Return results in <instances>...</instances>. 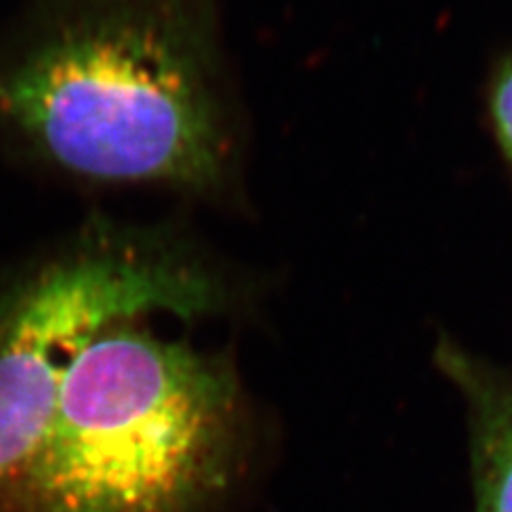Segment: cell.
I'll return each instance as SVG.
<instances>
[{"instance_id": "1", "label": "cell", "mask_w": 512, "mask_h": 512, "mask_svg": "<svg viewBox=\"0 0 512 512\" xmlns=\"http://www.w3.org/2000/svg\"><path fill=\"white\" fill-rule=\"evenodd\" d=\"M242 139L222 0H28L0 43V148L32 169L224 199Z\"/></svg>"}, {"instance_id": "2", "label": "cell", "mask_w": 512, "mask_h": 512, "mask_svg": "<svg viewBox=\"0 0 512 512\" xmlns=\"http://www.w3.org/2000/svg\"><path fill=\"white\" fill-rule=\"evenodd\" d=\"M135 320L77 352L11 483L20 512H192L227 483L239 427L231 363Z\"/></svg>"}, {"instance_id": "3", "label": "cell", "mask_w": 512, "mask_h": 512, "mask_svg": "<svg viewBox=\"0 0 512 512\" xmlns=\"http://www.w3.org/2000/svg\"><path fill=\"white\" fill-rule=\"evenodd\" d=\"M233 299L229 276L186 235L107 218L0 278V487L37 451L64 374L96 333L152 312L195 320Z\"/></svg>"}, {"instance_id": "4", "label": "cell", "mask_w": 512, "mask_h": 512, "mask_svg": "<svg viewBox=\"0 0 512 512\" xmlns=\"http://www.w3.org/2000/svg\"><path fill=\"white\" fill-rule=\"evenodd\" d=\"M438 361L476 416V512H512V384L451 342L440 344Z\"/></svg>"}, {"instance_id": "5", "label": "cell", "mask_w": 512, "mask_h": 512, "mask_svg": "<svg viewBox=\"0 0 512 512\" xmlns=\"http://www.w3.org/2000/svg\"><path fill=\"white\" fill-rule=\"evenodd\" d=\"M489 116L495 139L512 167V56L506 58L493 75L489 88Z\"/></svg>"}]
</instances>
